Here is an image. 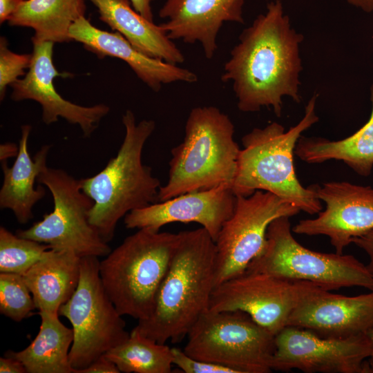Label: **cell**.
Segmentation results:
<instances>
[{
    "instance_id": "4dcf8cb0",
    "label": "cell",
    "mask_w": 373,
    "mask_h": 373,
    "mask_svg": "<svg viewBox=\"0 0 373 373\" xmlns=\"http://www.w3.org/2000/svg\"><path fill=\"white\" fill-rule=\"evenodd\" d=\"M116 365L108 359L104 355L91 363L86 367L78 371L77 373H119Z\"/></svg>"
},
{
    "instance_id": "4fadbf2b",
    "label": "cell",
    "mask_w": 373,
    "mask_h": 373,
    "mask_svg": "<svg viewBox=\"0 0 373 373\" xmlns=\"http://www.w3.org/2000/svg\"><path fill=\"white\" fill-rule=\"evenodd\" d=\"M371 345L367 334L347 338L321 337L287 326L275 336L271 369L307 373H367Z\"/></svg>"
},
{
    "instance_id": "ffe728a7",
    "label": "cell",
    "mask_w": 373,
    "mask_h": 373,
    "mask_svg": "<svg viewBox=\"0 0 373 373\" xmlns=\"http://www.w3.org/2000/svg\"><path fill=\"white\" fill-rule=\"evenodd\" d=\"M19 152L11 166L1 162L3 183L0 189V208L12 211L17 221L26 224L33 218L34 206L46 195L44 185L35 187L37 177L47 166L50 145H44L32 158L28 149L30 125H23Z\"/></svg>"
},
{
    "instance_id": "8992f818",
    "label": "cell",
    "mask_w": 373,
    "mask_h": 373,
    "mask_svg": "<svg viewBox=\"0 0 373 373\" xmlns=\"http://www.w3.org/2000/svg\"><path fill=\"white\" fill-rule=\"evenodd\" d=\"M180 238V232L140 229L100 261L102 285L122 316L151 315Z\"/></svg>"
},
{
    "instance_id": "e0dca14e",
    "label": "cell",
    "mask_w": 373,
    "mask_h": 373,
    "mask_svg": "<svg viewBox=\"0 0 373 373\" xmlns=\"http://www.w3.org/2000/svg\"><path fill=\"white\" fill-rule=\"evenodd\" d=\"M287 326L330 338L367 334L373 327V290L347 296L318 287L294 309Z\"/></svg>"
},
{
    "instance_id": "ba28073f",
    "label": "cell",
    "mask_w": 373,
    "mask_h": 373,
    "mask_svg": "<svg viewBox=\"0 0 373 373\" xmlns=\"http://www.w3.org/2000/svg\"><path fill=\"white\" fill-rule=\"evenodd\" d=\"M184 352L189 356L219 364L237 373L271 372L275 336L247 313L203 314L187 334Z\"/></svg>"
},
{
    "instance_id": "2e32d148",
    "label": "cell",
    "mask_w": 373,
    "mask_h": 373,
    "mask_svg": "<svg viewBox=\"0 0 373 373\" xmlns=\"http://www.w3.org/2000/svg\"><path fill=\"white\" fill-rule=\"evenodd\" d=\"M236 195L231 186L186 193L133 210L124 218L127 229L150 228L160 231L173 222H195L216 242L224 222L232 215Z\"/></svg>"
},
{
    "instance_id": "5bb4252c",
    "label": "cell",
    "mask_w": 373,
    "mask_h": 373,
    "mask_svg": "<svg viewBox=\"0 0 373 373\" xmlns=\"http://www.w3.org/2000/svg\"><path fill=\"white\" fill-rule=\"evenodd\" d=\"M314 187L325 209L314 218L300 220L292 231L325 236L336 253L342 254L353 238L373 229V188L345 181L327 182Z\"/></svg>"
},
{
    "instance_id": "d4e9b609",
    "label": "cell",
    "mask_w": 373,
    "mask_h": 373,
    "mask_svg": "<svg viewBox=\"0 0 373 373\" xmlns=\"http://www.w3.org/2000/svg\"><path fill=\"white\" fill-rule=\"evenodd\" d=\"M85 12L84 0H24L8 22L32 28V42H68L70 27Z\"/></svg>"
},
{
    "instance_id": "1f68e13d",
    "label": "cell",
    "mask_w": 373,
    "mask_h": 373,
    "mask_svg": "<svg viewBox=\"0 0 373 373\" xmlns=\"http://www.w3.org/2000/svg\"><path fill=\"white\" fill-rule=\"evenodd\" d=\"M352 243L363 249L368 256L370 261L367 267L373 276V229L361 236L353 238Z\"/></svg>"
},
{
    "instance_id": "52a82bcc",
    "label": "cell",
    "mask_w": 373,
    "mask_h": 373,
    "mask_svg": "<svg viewBox=\"0 0 373 373\" xmlns=\"http://www.w3.org/2000/svg\"><path fill=\"white\" fill-rule=\"evenodd\" d=\"M291 230L289 217L273 220L264 249L245 271L308 281L329 291L351 287L373 290V276L367 265L352 255L307 249L294 238Z\"/></svg>"
},
{
    "instance_id": "f1b7e54d",
    "label": "cell",
    "mask_w": 373,
    "mask_h": 373,
    "mask_svg": "<svg viewBox=\"0 0 373 373\" xmlns=\"http://www.w3.org/2000/svg\"><path fill=\"white\" fill-rule=\"evenodd\" d=\"M4 37L0 39V99H4L7 86L25 74L31 63L32 54H17L11 51Z\"/></svg>"
},
{
    "instance_id": "74e56055",
    "label": "cell",
    "mask_w": 373,
    "mask_h": 373,
    "mask_svg": "<svg viewBox=\"0 0 373 373\" xmlns=\"http://www.w3.org/2000/svg\"><path fill=\"white\" fill-rule=\"evenodd\" d=\"M367 336L371 345V355L367 361L369 372H373V327L367 332Z\"/></svg>"
},
{
    "instance_id": "484cf974",
    "label": "cell",
    "mask_w": 373,
    "mask_h": 373,
    "mask_svg": "<svg viewBox=\"0 0 373 373\" xmlns=\"http://www.w3.org/2000/svg\"><path fill=\"white\" fill-rule=\"evenodd\" d=\"M104 355L124 373H170L173 365L172 348L142 335L136 327Z\"/></svg>"
},
{
    "instance_id": "7c38bea8",
    "label": "cell",
    "mask_w": 373,
    "mask_h": 373,
    "mask_svg": "<svg viewBox=\"0 0 373 373\" xmlns=\"http://www.w3.org/2000/svg\"><path fill=\"white\" fill-rule=\"evenodd\" d=\"M316 284L245 271L216 286L208 311H242L276 336L287 326L289 316Z\"/></svg>"
},
{
    "instance_id": "277c9868",
    "label": "cell",
    "mask_w": 373,
    "mask_h": 373,
    "mask_svg": "<svg viewBox=\"0 0 373 373\" xmlns=\"http://www.w3.org/2000/svg\"><path fill=\"white\" fill-rule=\"evenodd\" d=\"M315 93L300 122L285 131L274 122L255 128L242 138L236 175L232 186L236 195L249 196L257 190L274 193L300 211L318 214L321 201L315 187L303 186L295 172L294 153L302 133L318 121Z\"/></svg>"
},
{
    "instance_id": "4316f807",
    "label": "cell",
    "mask_w": 373,
    "mask_h": 373,
    "mask_svg": "<svg viewBox=\"0 0 373 373\" xmlns=\"http://www.w3.org/2000/svg\"><path fill=\"white\" fill-rule=\"evenodd\" d=\"M50 246L13 234L0 227V273L23 276L38 262Z\"/></svg>"
},
{
    "instance_id": "f546056e",
    "label": "cell",
    "mask_w": 373,
    "mask_h": 373,
    "mask_svg": "<svg viewBox=\"0 0 373 373\" xmlns=\"http://www.w3.org/2000/svg\"><path fill=\"white\" fill-rule=\"evenodd\" d=\"M172 356L173 364L185 373H237L219 364L195 359L176 347L172 348Z\"/></svg>"
},
{
    "instance_id": "9a60e30c",
    "label": "cell",
    "mask_w": 373,
    "mask_h": 373,
    "mask_svg": "<svg viewBox=\"0 0 373 373\" xmlns=\"http://www.w3.org/2000/svg\"><path fill=\"white\" fill-rule=\"evenodd\" d=\"M33 51L28 72L21 79L13 82L11 99L14 101L31 99L41 107V119L47 125L64 118L77 125L84 137H90L101 120L108 115L110 108L104 104L84 106L64 99L53 84L57 77L68 76L59 73L53 63V42H32Z\"/></svg>"
},
{
    "instance_id": "d6986e66",
    "label": "cell",
    "mask_w": 373,
    "mask_h": 373,
    "mask_svg": "<svg viewBox=\"0 0 373 373\" xmlns=\"http://www.w3.org/2000/svg\"><path fill=\"white\" fill-rule=\"evenodd\" d=\"M69 37L100 58L110 56L123 60L153 91L158 92L164 84L198 81L196 74L191 70L144 54L119 33L96 28L85 17L72 25Z\"/></svg>"
},
{
    "instance_id": "8d00e7d4",
    "label": "cell",
    "mask_w": 373,
    "mask_h": 373,
    "mask_svg": "<svg viewBox=\"0 0 373 373\" xmlns=\"http://www.w3.org/2000/svg\"><path fill=\"white\" fill-rule=\"evenodd\" d=\"M350 4L361 8L366 12L373 11V0H346Z\"/></svg>"
},
{
    "instance_id": "8fae6325",
    "label": "cell",
    "mask_w": 373,
    "mask_h": 373,
    "mask_svg": "<svg viewBox=\"0 0 373 373\" xmlns=\"http://www.w3.org/2000/svg\"><path fill=\"white\" fill-rule=\"evenodd\" d=\"M300 211L272 193L257 190L249 196L236 195L233 212L217 240L215 287L247 270L264 249L270 223L291 218Z\"/></svg>"
},
{
    "instance_id": "3957f363",
    "label": "cell",
    "mask_w": 373,
    "mask_h": 373,
    "mask_svg": "<svg viewBox=\"0 0 373 373\" xmlns=\"http://www.w3.org/2000/svg\"><path fill=\"white\" fill-rule=\"evenodd\" d=\"M122 123L125 134L117 155L97 174L81 179L82 189L94 202L89 222L106 242L113 238L118 222L126 214L157 202L162 186L151 168L142 162L155 122H137L133 113L127 110Z\"/></svg>"
},
{
    "instance_id": "6da1fadb",
    "label": "cell",
    "mask_w": 373,
    "mask_h": 373,
    "mask_svg": "<svg viewBox=\"0 0 373 373\" xmlns=\"http://www.w3.org/2000/svg\"><path fill=\"white\" fill-rule=\"evenodd\" d=\"M303 35L291 26L280 0L267 4L239 37L224 66L221 79L231 82L240 111L272 108L280 117L283 98L300 103V44Z\"/></svg>"
},
{
    "instance_id": "e575fe53",
    "label": "cell",
    "mask_w": 373,
    "mask_h": 373,
    "mask_svg": "<svg viewBox=\"0 0 373 373\" xmlns=\"http://www.w3.org/2000/svg\"><path fill=\"white\" fill-rule=\"evenodd\" d=\"M153 0H130L135 10L150 21H153L151 3Z\"/></svg>"
},
{
    "instance_id": "cb8c5ba5",
    "label": "cell",
    "mask_w": 373,
    "mask_h": 373,
    "mask_svg": "<svg viewBox=\"0 0 373 373\" xmlns=\"http://www.w3.org/2000/svg\"><path fill=\"white\" fill-rule=\"evenodd\" d=\"M39 331L30 344L19 352L7 351L25 366L27 373H75L69 361L70 346L73 341V328L65 326L59 314L39 312Z\"/></svg>"
},
{
    "instance_id": "603a6c76",
    "label": "cell",
    "mask_w": 373,
    "mask_h": 373,
    "mask_svg": "<svg viewBox=\"0 0 373 373\" xmlns=\"http://www.w3.org/2000/svg\"><path fill=\"white\" fill-rule=\"evenodd\" d=\"M370 99L372 104L370 117L356 132L336 141L301 136L295 148L296 155L309 164L340 160L357 174L370 175L373 168V84L370 87Z\"/></svg>"
},
{
    "instance_id": "d6a6232c",
    "label": "cell",
    "mask_w": 373,
    "mask_h": 373,
    "mask_svg": "<svg viewBox=\"0 0 373 373\" xmlns=\"http://www.w3.org/2000/svg\"><path fill=\"white\" fill-rule=\"evenodd\" d=\"M1 373H27L23 364L18 359L5 356L0 358Z\"/></svg>"
},
{
    "instance_id": "9c48e42d",
    "label": "cell",
    "mask_w": 373,
    "mask_h": 373,
    "mask_svg": "<svg viewBox=\"0 0 373 373\" xmlns=\"http://www.w3.org/2000/svg\"><path fill=\"white\" fill-rule=\"evenodd\" d=\"M98 257L81 258L78 286L59 309L73 330L69 361L75 373L86 367L129 336L126 323L106 294Z\"/></svg>"
},
{
    "instance_id": "836d02e7",
    "label": "cell",
    "mask_w": 373,
    "mask_h": 373,
    "mask_svg": "<svg viewBox=\"0 0 373 373\" xmlns=\"http://www.w3.org/2000/svg\"><path fill=\"white\" fill-rule=\"evenodd\" d=\"M24 0H0V23L8 21Z\"/></svg>"
},
{
    "instance_id": "7402d4cb",
    "label": "cell",
    "mask_w": 373,
    "mask_h": 373,
    "mask_svg": "<svg viewBox=\"0 0 373 373\" xmlns=\"http://www.w3.org/2000/svg\"><path fill=\"white\" fill-rule=\"evenodd\" d=\"M99 19L144 54L178 65L184 56L166 32L134 10L129 0H89Z\"/></svg>"
},
{
    "instance_id": "5b68a950",
    "label": "cell",
    "mask_w": 373,
    "mask_h": 373,
    "mask_svg": "<svg viewBox=\"0 0 373 373\" xmlns=\"http://www.w3.org/2000/svg\"><path fill=\"white\" fill-rule=\"evenodd\" d=\"M234 125L216 106L191 109L183 141L171 151L169 178L157 202L222 185L232 188L240 149L233 138Z\"/></svg>"
},
{
    "instance_id": "ac0fdd59",
    "label": "cell",
    "mask_w": 373,
    "mask_h": 373,
    "mask_svg": "<svg viewBox=\"0 0 373 373\" xmlns=\"http://www.w3.org/2000/svg\"><path fill=\"white\" fill-rule=\"evenodd\" d=\"M245 0H166L159 12L160 24L172 39L199 43L207 59L217 48V37L225 22L244 23Z\"/></svg>"
},
{
    "instance_id": "7a4b0ae2",
    "label": "cell",
    "mask_w": 373,
    "mask_h": 373,
    "mask_svg": "<svg viewBox=\"0 0 373 373\" xmlns=\"http://www.w3.org/2000/svg\"><path fill=\"white\" fill-rule=\"evenodd\" d=\"M216 242L206 229L180 231L167 272L158 289L153 311L136 328L159 343H177L187 336L209 309L215 287Z\"/></svg>"
},
{
    "instance_id": "30bf717a",
    "label": "cell",
    "mask_w": 373,
    "mask_h": 373,
    "mask_svg": "<svg viewBox=\"0 0 373 373\" xmlns=\"http://www.w3.org/2000/svg\"><path fill=\"white\" fill-rule=\"evenodd\" d=\"M37 182L50 192L53 209L30 228L17 230V236L46 244L50 249L73 251L80 258L106 256L111 251L89 222L94 202L82 189L81 180L47 166Z\"/></svg>"
},
{
    "instance_id": "83f0119b",
    "label": "cell",
    "mask_w": 373,
    "mask_h": 373,
    "mask_svg": "<svg viewBox=\"0 0 373 373\" xmlns=\"http://www.w3.org/2000/svg\"><path fill=\"white\" fill-rule=\"evenodd\" d=\"M23 276L0 273V312L16 322L30 316L37 309Z\"/></svg>"
},
{
    "instance_id": "d590c367",
    "label": "cell",
    "mask_w": 373,
    "mask_h": 373,
    "mask_svg": "<svg viewBox=\"0 0 373 373\" xmlns=\"http://www.w3.org/2000/svg\"><path fill=\"white\" fill-rule=\"evenodd\" d=\"M19 152V145L12 142H5L0 145V160L7 162L8 159L17 157Z\"/></svg>"
},
{
    "instance_id": "44dd1931",
    "label": "cell",
    "mask_w": 373,
    "mask_h": 373,
    "mask_svg": "<svg viewBox=\"0 0 373 373\" xmlns=\"http://www.w3.org/2000/svg\"><path fill=\"white\" fill-rule=\"evenodd\" d=\"M80 264L73 251L49 249L23 275L39 312L59 314L78 286Z\"/></svg>"
}]
</instances>
